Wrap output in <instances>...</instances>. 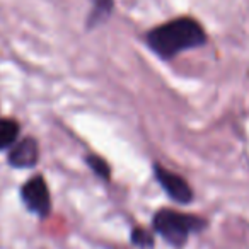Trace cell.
<instances>
[{"mask_svg":"<svg viewBox=\"0 0 249 249\" xmlns=\"http://www.w3.org/2000/svg\"><path fill=\"white\" fill-rule=\"evenodd\" d=\"M130 239H132V244H135L137 248L140 249H152L154 248V237L149 231L142 227H135L130 234Z\"/></svg>","mask_w":249,"mask_h":249,"instance_id":"obj_9","label":"cell"},{"mask_svg":"<svg viewBox=\"0 0 249 249\" xmlns=\"http://www.w3.org/2000/svg\"><path fill=\"white\" fill-rule=\"evenodd\" d=\"M145 43L160 60H173L179 53L200 48L207 43L203 26L190 16L166 21L145 33Z\"/></svg>","mask_w":249,"mask_h":249,"instance_id":"obj_1","label":"cell"},{"mask_svg":"<svg viewBox=\"0 0 249 249\" xmlns=\"http://www.w3.org/2000/svg\"><path fill=\"white\" fill-rule=\"evenodd\" d=\"M114 12V0H90L89 14L86 18V29L92 31L103 26Z\"/></svg>","mask_w":249,"mask_h":249,"instance_id":"obj_6","label":"cell"},{"mask_svg":"<svg viewBox=\"0 0 249 249\" xmlns=\"http://www.w3.org/2000/svg\"><path fill=\"white\" fill-rule=\"evenodd\" d=\"M154 173H156V178L160 186H162V190L171 196V200L181 205H186L193 200V190L186 183V179H183L179 174L171 173L169 169H166L160 164L154 166Z\"/></svg>","mask_w":249,"mask_h":249,"instance_id":"obj_4","label":"cell"},{"mask_svg":"<svg viewBox=\"0 0 249 249\" xmlns=\"http://www.w3.org/2000/svg\"><path fill=\"white\" fill-rule=\"evenodd\" d=\"M21 198L24 205L39 217H46L52 208V200H50V190L43 176H35L24 183L21 188Z\"/></svg>","mask_w":249,"mask_h":249,"instance_id":"obj_3","label":"cell"},{"mask_svg":"<svg viewBox=\"0 0 249 249\" xmlns=\"http://www.w3.org/2000/svg\"><path fill=\"white\" fill-rule=\"evenodd\" d=\"M205 227L207 222L203 218L169 208H162L154 215V231L174 248H183L191 234L203 231Z\"/></svg>","mask_w":249,"mask_h":249,"instance_id":"obj_2","label":"cell"},{"mask_svg":"<svg viewBox=\"0 0 249 249\" xmlns=\"http://www.w3.org/2000/svg\"><path fill=\"white\" fill-rule=\"evenodd\" d=\"M21 126L16 120H9V118H0V150L9 149L18 142Z\"/></svg>","mask_w":249,"mask_h":249,"instance_id":"obj_7","label":"cell"},{"mask_svg":"<svg viewBox=\"0 0 249 249\" xmlns=\"http://www.w3.org/2000/svg\"><path fill=\"white\" fill-rule=\"evenodd\" d=\"M38 159H39L38 142L33 137H26V139L16 142L7 157L9 164L12 167H18V169H26V167L36 166Z\"/></svg>","mask_w":249,"mask_h":249,"instance_id":"obj_5","label":"cell"},{"mask_svg":"<svg viewBox=\"0 0 249 249\" xmlns=\"http://www.w3.org/2000/svg\"><path fill=\"white\" fill-rule=\"evenodd\" d=\"M86 162H87V166L90 167V171H92L96 176H99L101 179H109V176H111L109 164H107L103 157L90 154V156H87Z\"/></svg>","mask_w":249,"mask_h":249,"instance_id":"obj_8","label":"cell"}]
</instances>
